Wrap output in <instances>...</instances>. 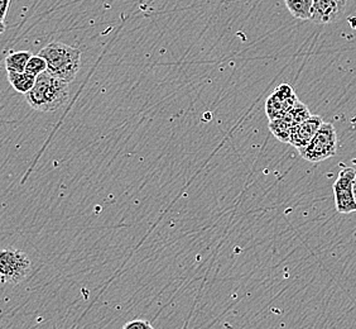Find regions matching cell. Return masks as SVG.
Here are the masks:
<instances>
[{"label":"cell","instance_id":"cell-1","mask_svg":"<svg viewBox=\"0 0 356 329\" xmlns=\"http://www.w3.org/2000/svg\"><path fill=\"white\" fill-rule=\"evenodd\" d=\"M68 96V82L57 79L46 70L37 76L33 88L26 94V99L33 109L48 113L62 108Z\"/></svg>","mask_w":356,"mask_h":329},{"label":"cell","instance_id":"cell-2","mask_svg":"<svg viewBox=\"0 0 356 329\" xmlns=\"http://www.w3.org/2000/svg\"><path fill=\"white\" fill-rule=\"evenodd\" d=\"M41 55L47 62V71L57 79L71 82L81 69V51L62 42H52L44 47Z\"/></svg>","mask_w":356,"mask_h":329},{"label":"cell","instance_id":"cell-3","mask_svg":"<svg viewBox=\"0 0 356 329\" xmlns=\"http://www.w3.org/2000/svg\"><path fill=\"white\" fill-rule=\"evenodd\" d=\"M337 133L334 125L324 122L310 143L298 151L306 161L317 163L335 156L337 152Z\"/></svg>","mask_w":356,"mask_h":329},{"label":"cell","instance_id":"cell-4","mask_svg":"<svg viewBox=\"0 0 356 329\" xmlns=\"http://www.w3.org/2000/svg\"><path fill=\"white\" fill-rule=\"evenodd\" d=\"M32 269L30 258L21 249L7 247L0 251V278L8 284H19Z\"/></svg>","mask_w":356,"mask_h":329},{"label":"cell","instance_id":"cell-5","mask_svg":"<svg viewBox=\"0 0 356 329\" xmlns=\"http://www.w3.org/2000/svg\"><path fill=\"white\" fill-rule=\"evenodd\" d=\"M356 170L354 168H344L334 184V197L336 211L341 214L356 212V200L353 191V184L355 179Z\"/></svg>","mask_w":356,"mask_h":329},{"label":"cell","instance_id":"cell-6","mask_svg":"<svg viewBox=\"0 0 356 329\" xmlns=\"http://www.w3.org/2000/svg\"><path fill=\"white\" fill-rule=\"evenodd\" d=\"M297 102V96L291 85L282 84L277 87L274 93L269 96L265 102V113L268 116L269 121L283 117L284 114Z\"/></svg>","mask_w":356,"mask_h":329},{"label":"cell","instance_id":"cell-7","mask_svg":"<svg viewBox=\"0 0 356 329\" xmlns=\"http://www.w3.org/2000/svg\"><path fill=\"white\" fill-rule=\"evenodd\" d=\"M348 0H313L311 21L319 24L335 22L345 12Z\"/></svg>","mask_w":356,"mask_h":329},{"label":"cell","instance_id":"cell-8","mask_svg":"<svg viewBox=\"0 0 356 329\" xmlns=\"http://www.w3.org/2000/svg\"><path fill=\"white\" fill-rule=\"evenodd\" d=\"M322 123H324V121L320 116H311V117L307 118L302 123L292 128L290 143L292 146L296 147L297 150L307 146L310 143V141L313 139V136L316 134V132L320 130Z\"/></svg>","mask_w":356,"mask_h":329},{"label":"cell","instance_id":"cell-9","mask_svg":"<svg viewBox=\"0 0 356 329\" xmlns=\"http://www.w3.org/2000/svg\"><path fill=\"white\" fill-rule=\"evenodd\" d=\"M284 3L294 18L301 21L311 19L313 0H284Z\"/></svg>","mask_w":356,"mask_h":329},{"label":"cell","instance_id":"cell-10","mask_svg":"<svg viewBox=\"0 0 356 329\" xmlns=\"http://www.w3.org/2000/svg\"><path fill=\"white\" fill-rule=\"evenodd\" d=\"M35 75L26 73H8V80L10 82V85L13 87L15 91L21 93V94H27L30 89L33 88L35 82H36Z\"/></svg>","mask_w":356,"mask_h":329},{"label":"cell","instance_id":"cell-11","mask_svg":"<svg viewBox=\"0 0 356 329\" xmlns=\"http://www.w3.org/2000/svg\"><path fill=\"white\" fill-rule=\"evenodd\" d=\"M32 53L30 51L13 52L6 57V69L8 73H24Z\"/></svg>","mask_w":356,"mask_h":329},{"label":"cell","instance_id":"cell-12","mask_svg":"<svg viewBox=\"0 0 356 329\" xmlns=\"http://www.w3.org/2000/svg\"><path fill=\"white\" fill-rule=\"evenodd\" d=\"M291 123L284 117L276 118L269 121V130L274 134L277 139L284 143H290L292 133Z\"/></svg>","mask_w":356,"mask_h":329},{"label":"cell","instance_id":"cell-13","mask_svg":"<svg viewBox=\"0 0 356 329\" xmlns=\"http://www.w3.org/2000/svg\"><path fill=\"white\" fill-rule=\"evenodd\" d=\"M312 116L310 113V110L307 108V105L303 104L302 102L298 100L291 109L288 110L283 117L291 123L292 127H296V125L302 123L303 121H306L307 118H310Z\"/></svg>","mask_w":356,"mask_h":329},{"label":"cell","instance_id":"cell-14","mask_svg":"<svg viewBox=\"0 0 356 329\" xmlns=\"http://www.w3.org/2000/svg\"><path fill=\"white\" fill-rule=\"evenodd\" d=\"M47 70V62L46 60L41 56V55H36L30 57L28 64L26 66V73H30V75H35L38 76L39 73H44Z\"/></svg>","mask_w":356,"mask_h":329},{"label":"cell","instance_id":"cell-15","mask_svg":"<svg viewBox=\"0 0 356 329\" xmlns=\"http://www.w3.org/2000/svg\"><path fill=\"white\" fill-rule=\"evenodd\" d=\"M124 329H152L153 326L148 321L144 319H134L131 322L124 324Z\"/></svg>","mask_w":356,"mask_h":329},{"label":"cell","instance_id":"cell-16","mask_svg":"<svg viewBox=\"0 0 356 329\" xmlns=\"http://www.w3.org/2000/svg\"><path fill=\"white\" fill-rule=\"evenodd\" d=\"M10 0H0V21H4L7 17Z\"/></svg>","mask_w":356,"mask_h":329},{"label":"cell","instance_id":"cell-17","mask_svg":"<svg viewBox=\"0 0 356 329\" xmlns=\"http://www.w3.org/2000/svg\"><path fill=\"white\" fill-rule=\"evenodd\" d=\"M6 32V23L4 21H0V35Z\"/></svg>","mask_w":356,"mask_h":329},{"label":"cell","instance_id":"cell-18","mask_svg":"<svg viewBox=\"0 0 356 329\" xmlns=\"http://www.w3.org/2000/svg\"><path fill=\"white\" fill-rule=\"evenodd\" d=\"M353 191H354V197H355L356 200V175L355 179H354V184H353Z\"/></svg>","mask_w":356,"mask_h":329}]
</instances>
